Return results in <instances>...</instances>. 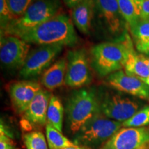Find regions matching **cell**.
<instances>
[{
    "label": "cell",
    "instance_id": "9a60e30c",
    "mask_svg": "<svg viewBox=\"0 0 149 149\" xmlns=\"http://www.w3.org/2000/svg\"><path fill=\"white\" fill-rule=\"evenodd\" d=\"M95 14V6L94 0H84L72 9V21L80 32L88 34Z\"/></svg>",
    "mask_w": 149,
    "mask_h": 149
},
{
    "label": "cell",
    "instance_id": "f1b7e54d",
    "mask_svg": "<svg viewBox=\"0 0 149 149\" xmlns=\"http://www.w3.org/2000/svg\"><path fill=\"white\" fill-rule=\"evenodd\" d=\"M137 49V51L140 52L141 53L146 54V55H149V43L145 44V45L138 46V47H136Z\"/></svg>",
    "mask_w": 149,
    "mask_h": 149
},
{
    "label": "cell",
    "instance_id": "8992f818",
    "mask_svg": "<svg viewBox=\"0 0 149 149\" xmlns=\"http://www.w3.org/2000/svg\"><path fill=\"white\" fill-rule=\"evenodd\" d=\"M63 46H40L30 52L19 76L24 79L33 78L42 74L53 64L56 57L62 51Z\"/></svg>",
    "mask_w": 149,
    "mask_h": 149
},
{
    "label": "cell",
    "instance_id": "cb8c5ba5",
    "mask_svg": "<svg viewBox=\"0 0 149 149\" xmlns=\"http://www.w3.org/2000/svg\"><path fill=\"white\" fill-rule=\"evenodd\" d=\"M6 1L14 19H17L25 13L29 7L35 0H6Z\"/></svg>",
    "mask_w": 149,
    "mask_h": 149
},
{
    "label": "cell",
    "instance_id": "52a82bcc",
    "mask_svg": "<svg viewBox=\"0 0 149 149\" xmlns=\"http://www.w3.org/2000/svg\"><path fill=\"white\" fill-rule=\"evenodd\" d=\"M65 84L74 88H81L92 81V72L86 52L84 49L70 51L67 55Z\"/></svg>",
    "mask_w": 149,
    "mask_h": 149
},
{
    "label": "cell",
    "instance_id": "83f0119b",
    "mask_svg": "<svg viewBox=\"0 0 149 149\" xmlns=\"http://www.w3.org/2000/svg\"><path fill=\"white\" fill-rule=\"evenodd\" d=\"M63 1L68 8L72 9L82 2L84 0H63Z\"/></svg>",
    "mask_w": 149,
    "mask_h": 149
},
{
    "label": "cell",
    "instance_id": "4dcf8cb0",
    "mask_svg": "<svg viewBox=\"0 0 149 149\" xmlns=\"http://www.w3.org/2000/svg\"><path fill=\"white\" fill-rule=\"evenodd\" d=\"M63 149H87V148H83V147H80L79 146H77V145H75V146H74L67 147V148H63Z\"/></svg>",
    "mask_w": 149,
    "mask_h": 149
},
{
    "label": "cell",
    "instance_id": "d6986e66",
    "mask_svg": "<svg viewBox=\"0 0 149 149\" xmlns=\"http://www.w3.org/2000/svg\"><path fill=\"white\" fill-rule=\"evenodd\" d=\"M125 72L138 78H147L149 77V68L141 58L140 55L136 54L135 50L128 55L125 66Z\"/></svg>",
    "mask_w": 149,
    "mask_h": 149
},
{
    "label": "cell",
    "instance_id": "ba28073f",
    "mask_svg": "<svg viewBox=\"0 0 149 149\" xmlns=\"http://www.w3.org/2000/svg\"><path fill=\"white\" fill-rule=\"evenodd\" d=\"M100 107L108 118L123 123L139 111V104L118 93H107L100 99Z\"/></svg>",
    "mask_w": 149,
    "mask_h": 149
},
{
    "label": "cell",
    "instance_id": "4fadbf2b",
    "mask_svg": "<svg viewBox=\"0 0 149 149\" xmlns=\"http://www.w3.org/2000/svg\"><path fill=\"white\" fill-rule=\"evenodd\" d=\"M42 88L38 82L22 81L14 83L10 87V96L13 105L19 114L24 113L37 93Z\"/></svg>",
    "mask_w": 149,
    "mask_h": 149
},
{
    "label": "cell",
    "instance_id": "7c38bea8",
    "mask_svg": "<svg viewBox=\"0 0 149 149\" xmlns=\"http://www.w3.org/2000/svg\"><path fill=\"white\" fill-rule=\"evenodd\" d=\"M106 81L112 88L120 92L143 100H149V86L136 76L120 70L109 74Z\"/></svg>",
    "mask_w": 149,
    "mask_h": 149
},
{
    "label": "cell",
    "instance_id": "d4e9b609",
    "mask_svg": "<svg viewBox=\"0 0 149 149\" xmlns=\"http://www.w3.org/2000/svg\"><path fill=\"white\" fill-rule=\"evenodd\" d=\"M12 13L9 8L6 0H0V25L1 33H3L10 22L13 19Z\"/></svg>",
    "mask_w": 149,
    "mask_h": 149
},
{
    "label": "cell",
    "instance_id": "1f68e13d",
    "mask_svg": "<svg viewBox=\"0 0 149 149\" xmlns=\"http://www.w3.org/2000/svg\"><path fill=\"white\" fill-rule=\"evenodd\" d=\"M139 79H140L141 81H144L146 84H147L149 86V77L147 78H139Z\"/></svg>",
    "mask_w": 149,
    "mask_h": 149
},
{
    "label": "cell",
    "instance_id": "3957f363",
    "mask_svg": "<svg viewBox=\"0 0 149 149\" xmlns=\"http://www.w3.org/2000/svg\"><path fill=\"white\" fill-rule=\"evenodd\" d=\"M67 121L72 133H77L100 112V98L93 88L74 91L66 102Z\"/></svg>",
    "mask_w": 149,
    "mask_h": 149
},
{
    "label": "cell",
    "instance_id": "ac0fdd59",
    "mask_svg": "<svg viewBox=\"0 0 149 149\" xmlns=\"http://www.w3.org/2000/svg\"><path fill=\"white\" fill-rule=\"evenodd\" d=\"M64 107L58 97L52 95L47 111V124L62 132Z\"/></svg>",
    "mask_w": 149,
    "mask_h": 149
},
{
    "label": "cell",
    "instance_id": "5bb4252c",
    "mask_svg": "<svg viewBox=\"0 0 149 149\" xmlns=\"http://www.w3.org/2000/svg\"><path fill=\"white\" fill-rule=\"evenodd\" d=\"M51 96L48 91L41 89L24 113L25 120L33 125H46L47 111Z\"/></svg>",
    "mask_w": 149,
    "mask_h": 149
},
{
    "label": "cell",
    "instance_id": "e0dca14e",
    "mask_svg": "<svg viewBox=\"0 0 149 149\" xmlns=\"http://www.w3.org/2000/svg\"><path fill=\"white\" fill-rule=\"evenodd\" d=\"M120 13L129 26L141 19L142 0H117Z\"/></svg>",
    "mask_w": 149,
    "mask_h": 149
},
{
    "label": "cell",
    "instance_id": "4316f807",
    "mask_svg": "<svg viewBox=\"0 0 149 149\" xmlns=\"http://www.w3.org/2000/svg\"><path fill=\"white\" fill-rule=\"evenodd\" d=\"M141 19H149V0H142V13Z\"/></svg>",
    "mask_w": 149,
    "mask_h": 149
},
{
    "label": "cell",
    "instance_id": "9c48e42d",
    "mask_svg": "<svg viewBox=\"0 0 149 149\" xmlns=\"http://www.w3.org/2000/svg\"><path fill=\"white\" fill-rule=\"evenodd\" d=\"M30 44L17 37L1 36L0 60L1 65L8 70H21L30 53Z\"/></svg>",
    "mask_w": 149,
    "mask_h": 149
},
{
    "label": "cell",
    "instance_id": "44dd1931",
    "mask_svg": "<svg viewBox=\"0 0 149 149\" xmlns=\"http://www.w3.org/2000/svg\"><path fill=\"white\" fill-rule=\"evenodd\" d=\"M130 28L136 47L149 43V19H141Z\"/></svg>",
    "mask_w": 149,
    "mask_h": 149
},
{
    "label": "cell",
    "instance_id": "277c9868",
    "mask_svg": "<svg viewBox=\"0 0 149 149\" xmlns=\"http://www.w3.org/2000/svg\"><path fill=\"white\" fill-rule=\"evenodd\" d=\"M60 0H35L22 17L10 22L1 36H17L61 13Z\"/></svg>",
    "mask_w": 149,
    "mask_h": 149
},
{
    "label": "cell",
    "instance_id": "7a4b0ae2",
    "mask_svg": "<svg viewBox=\"0 0 149 149\" xmlns=\"http://www.w3.org/2000/svg\"><path fill=\"white\" fill-rule=\"evenodd\" d=\"M134 51L131 39L124 33L113 42L97 44L91 51L92 66L101 76H109L124 68L128 55Z\"/></svg>",
    "mask_w": 149,
    "mask_h": 149
},
{
    "label": "cell",
    "instance_id": "6da1fadb",
    "mask_svg": "<svg viewBox=\"0 0 149 149\" xmlns=\"http://www.w3.org/2000/svg\"><path fill=\"white\" fill-rule=\"evenodd\" d=\"M15 37L29 44L40 46H74L78 42L73 22L64 13H60L37 26Z\"/></svg>",
    "mask_w": 149,
    "mask_h": 149
},
{
    "label": "cell",
    "instance_id": "5b68a950",
    "mask_svg": "<svg viewBox=\"0 0 149 149\" xmlns=\"http://www.w3.org/2000/svg\"><path fill=\"white\" fill-rule=\"evenodd\" d=\"M122 123L108 118L101 111L76 133V141L83 146L97 148L120 129Z\"/></svg>",
    "mask_w": 149,
    "mask_h": 149
},
{
    "label": "cell",
    "instance_id": "7402d4cb",
    "mask_svg": "<svg viewBox=\"0 0 149 149\" xmlns=\"http://www.w3.org/2000/svg\"><path fill=\"white\" fill-rule=\"evenodd\" d=\"M149 125V105L139 110L133 117L122 123L126 128H141Z\"/></svg>",
    "mask_w": 149,
    "mask_h": 149
},
{
    "label": "cell",
    "instance_id": "8fae6325",
    "mask_svg": "<svg viewBox=\"0 0 149 149\" xmlns=\"http://www.w3.org/2000/svg\"><path fill=\"white\" fill-rule=\"evenodd\" d=\"M95 13L105 29L112 35L124 33V19L117 0H94Z\"/></svg>",
    "mask_w": 149,
    "mask_h": 149
},
{
    "label": "cell",
    "instance_id": "f546056e",
    "mask_svg": "<svg viewBox=\"0 0 149 149\" xmlns=\"http://www.w3.org/2000/svg\"><path fill=\"white\" fill-rule=\"evenodd\" d=\"M140 56H141V59H142L143 61H144V62L145 63V64H146V66H148V68H149V59L148 58H146V57H145V56H144L143 55H141V54H140Z\"/></svg>",
    "mask_w": 149,
    "mask_h": 149
},
{
    "label": "cell",
    "instance_id": "d6a6232c",
    "mask_svg": "<svg viewBox=\"0 0 149 149\" xmlns=\"http://www.w3.org/2000/svg\"><path fill=\"white\" fill-rule=\"evenodd\" d=\"M138 149H149V146H148V145H146V146H143V147H141V148H138Z\"/></svg>",
    "mask_w": 149,
    "mask_h": 149
},
{
    "label": "cell",
    "instance_id": "484cf974",
    "mask_svg": "<svg viewBox=\"0 0 149 149\" xmlns=\"http://www.w3.org/2000/svg\"><path fill=\"white\" fill-rule=\"evenodd\" d=\"M0 149H15L12 135L3 121L0 124Z\"/></svg>",
    "mask_w": 149,
    "mask_h": 149
},
{
    "label": "cell",
    "instance_id": "603a6c76",
    "mask_svg": "<svg viewBox=\"0 0 149 149\" xmlns=\"http://www.w3.org/2000/svg\"><path fill=\"white\" fill-rule=\"evenodd\" d=\"M24 141L26 149H48V145L44 134L33 131L25 134Z\"/></svg>",
    "mask_w": 149,
    "mask_h": 149
},
{
    "label": "cell",
    "instance_id": "ffe728a7",
    "mask_svg": "<svg viewBox=\"0 0 149 149\" xmlns=\"http://www.w3.org/2000/svg\"><path fill=\"white\" fill-rule=\"evenodd\" d=\"M46 133L50 149H63L76 145L75 143H73L65 137L61 132L48 124L46 125Z\"/></svg>",
    "mask_w": 149,
    "mask_h": 149
},
{
    "label": "cell",
    "instance_id": "30bf717a",
    "mask_svg": "<svg viewBox=\"0 0 149 149\" xmlns=\"http://www.w3.org/2000/svg\"><path fill=\"white\" fill-rule=\"evenodd\" d=\"M149 144V128H120L100 149H138Z\"/></svg>",
    "mask_w": 149,
    "mask_h": 149
},
{
    "label": "cell",
    "instance_id": "2e32d148",
    "mask_svg": "<svg viewBox=\"0 0 149 149\" xmlns=\"http://www.w3.org/2000/svg\"><path fill=\"white\" fill-rule=\"evenodd\" d=\"M67 69V59L61 58L53 63L42 73V85L49 91L59 88L65 83Z\"/></svg>",
    "mask_w": 149,
    "mask_h": 149
}]
</instances>
